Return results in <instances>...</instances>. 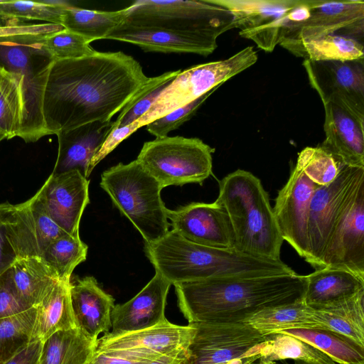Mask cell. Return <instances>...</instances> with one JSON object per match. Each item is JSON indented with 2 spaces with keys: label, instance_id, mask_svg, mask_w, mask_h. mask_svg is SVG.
Wrapping results in <instances>:
<instances>
[{
  "label": "cell",
  "instance_id": "cell-1",
  "mask_svg": "<svg viewBox=\"0 0 364 364\" xmlns=\"http://www.w3.org/2000/svg\"><path fill=\"white\" fill-rule=\"evenodd\" d=\"M151 78L122 51L52 61L41 104L46 136L111 120Z\"/></svg>",
  "mask_w": 364,
  "mask_h": 364
},
{
  "label": "cell",
  "instance_id": "cell-2",
  "mask_svg": "<svg viewBox=\"0 0 364 364\" xmlns=\"http://www.w3.org/2000/svg\"><path fill=\"white\" fill-rule=\"evenodd\" d=\"M188 323H244L258 312L303 300L304 275L212 278L174 285Z\"/></svg>",
  "mask_w": 364,
  "mask_h": 364
},
{
  "label": "cell",
  "instance_id": "cell-3",
  "mask_svg": "<svg viewBox=\"0 0 364 364\" xmlns=\"http://www.w3.org/2000/svg\"><path fill=\"white\" fill-rule=\"evenodd\" d=\"M144 252L156 273L173 286L212 278L296 273L282 260L255 257L235 249L201 245L173 230L156 241L145 243Z\"/></svg>",
  "mask_w": 364,
  "mask_h": 364
},
{
  "label": "cell",
  "instance_id": "cell-4",
  "mask_svg": "<svg viewBox=\"0 0 364 364\" xmlns=\"http://www.w3.org/2000/svg\"><path fill=\"white\" fill-rule=\"evenodd\" d=\"M225 210L234 238V249L266 259L281 260L284 242L269 195L252 173L237 169L219 182L215 201Z\"/></svg>",
  "mask_w": 364,
  "mask_h": 364
},
{
  "label": "cell",
  "instance_id": "cell-5",
  "mask_svg": "<svg viewBox=\"0 0 364 364\" xmlns=\"http://www.w3.org/2000/svg\"><path fill=\"white\" fill-rule=\"evenodd\" d=\"M100 185L145 243L156 241L169 231L167 208L161 197L163 188L136 160L105 171Z\"/></svg>",
  "mask_w": 364,
  "mask_h": 364
},
{
  "label": "cell",
  "instance_id": "cell-6",
  "mask_svg": "<svg viewBox=\"0 0 364 364\" xmlns=\"http://www.w3.org/2000/svg\"><path fill=\"white\" fill-rule=\"evenodd\" d=\"M125 24L154 28L217 40L234 28L232 16L225 8L200 1L138 0L127 7Z\"/></svg>",
  "mask_w": 364,
  "mask_h": 364
},
{
  "label": "cell",
  "instance_id": "cell-7",
  "mask_svg": "<svg viewBox=\"0 0 364 364\" xmlns=\"http://www.w3.org/2000/svg\"><path fill=\"white\" fill-rule=\"evenodd\" d=\"M213 151L198 138L166 136L146 141L136 160L164 188L202 184L212 173Z\"/></svg>",
  "mask_w": 364,
  "mask_h": 364
},
{
  "label": "cell",
  "instance_id": "cell-8",
  "mask_svg": "<svg viewBox=\"0 0 364 364\" xmlns=\"http://www.w3.org/2000/svg\"><path fill=\"white\" fill-rule=\"evenodd\" d=\"M257 53L252 46L221 60L181 71L162 90L149 109L135 122L139 129L203 95L254 65Z\"/></svg>",
  "mask_w": 364,
  "mask_h": 364
},
{
  "label": "cell",
  "instance_id": "cell-9",
  "mask_svg": "<svg viewBox=\"0 0 364 364\" xmlns=\"http://www.w3.org/2000/svg\"><path fill=\"white\" fill-rule=\"evenodd\" d=\"M363 183L364 168L343 165L334 181L314 191L307 222L306 261L315 270L321 269L333 234Z\"/></svg>",
  "mask_w": 364,
  "mask_h": 364
},
{
  "label": "cell",
  "instance_id": "cell-10",
  "mask_svg": "<svg viewBox=\"0 0 364 364\" xmlns=\"http://www.w3.org/2000/svg\"><path fill=\"white\" fill-rule=\"evenodd\" d=\"M42 42L0 43V65L24 75L26 119L19 137L26 142H35L46 136L41 104L52 60L43 50Z\"/></svg>",
  "mask_w": 364,
  "mask_h": 364
},
{
  "label": "cell",
  "instance_id": "cell-11",
  "mask_svg": "<svg viewBox=\"0 0 364 364\" xmlns=\"http://www.w3.org/2000/svg\"><path fill=\"white\" fill-rule=\"evenodd\" d=\"M185 364H222L259 354L264 336L245 323L196 322Z\"/></svg>",
  "mask_w": 364,
  "mask_h": 364
},
{
  "label": "cell",
  "instance_id": "cell-12",
  "mask_svg": "<svg viewBox=\"0 0 364 364\" xmlns=\"http://www.w3.org/2000/svg\"><path fill=\"white\" fill-rule=\"evenodd\" d=\"M303 65L322 103L338 106L364 124V60H304Z\"/></svg>",
  "mask_w": 364,
  "mask_h": 364
},
{
  "label": "cell",
  "instance_id": "cell-13",
  "mask_svg": "<svg viewBox=\"0 0 364 364\" xmlns=\"http://www.w3.org/2000/svg\"><path fill=\"white\" fill-rule=\"evenodd\" d=\"M319 186L296 165L278 192L273 213L284 240L305 261L308 257L307 222L314 191Z\"/></svg>",
  "mask_w": 364,
  "mask_h": 364
},
{
  "label": "cell",
  "instance_id": "cell-14",
  "mask_svg": "<svg viewBox=\"0 0 364 364\" xmlns=\"http://www.w3.org/2000/svg\"><path fill=\"white\" fill-rule=\"evenodd\" d=\"M4 225L17 258L41 257L50 242L68 234L49 215L39 191L29 200L15 205Z\"/></svg>",
  "mask_w": 364,
  "mask_h": 364
},
{
  "label": "cell",
  "instance_id": "cell-15",
  "mask_svg": "<svg viewBox=\"0 0 364 364\" xmlns=\"http://www.w3.org/2000/svg\"><path fill=\"white\" fill-rule=\"evenodd\" d=\"M166 215L172 230L189 241L215 248L234 249L228 216L215 202H194L176 210L166 208Z\"/></svg>",
  "mask_w": 364,
  "mask_h": 364
},
{
  "label": "cell",
  "instance_id": "cell-16",
  "mask_svg": "<svg viewBox=\"0 0 364 364\" xmlns=\"http://www.w3.org/2000/svg\"><path fill=\"white\" fill-rule=\"evenodd\" d=\"M89 183L73 170L55 176L50 174L38 190L50 218L73 237H80V221L90 203Z\"/></svg>",
  "mask_w": 364,
  "mask_h": 364
},
{
  "label": "cell",
  "instance_id": "cell-17",
  "mask_svg": "<svg viewBox=\"0 0 364 364\" xmlns=\"http://www.w3.org/2000/svg\"><path fill=\"white\" fill-rule=\"evenodd\" d=\"M196 332L192 323L179 326L167 318L151 327L112 335L109 333L97 339L95 353L112 350H141L170 355L186 350Z\"/></svg>",
  "mask_w": 364,
  "mask_h": 364
},
{
  "label": "cell",
  "instance_id": "cell-18",
  "mask_svg": "<svg viewBox=\"0 0 364 364\" xmlns=\"http://www.w3.org/2000/svg\"><path fill=\"white\" fill-rule=\"evenodd\" d=\"M310 5L309 17L285 40H307L328 34L363 38V1L310 0Z\"/></svg>",
  "mask_w": 364,
  "mask_h": 364
},
{
  "label": "cell",
  "instance_id": "cell-19",
  "mask_svg": "<svg viewBox=\"0 0 364 364\" xmlns=\"http://www.w3.org/2000/svg\"><path fill=\"white\" fill-rule=\"evenodd\" d=\"M340 268L364 277V183L338 225L321 269Z\"/></svg>",
  "mask_w": 364,
  "mask_h": 364
},
{
  "label": "cell",
  "instance_id": "cell-20",
  "mask_svg": "<svg viewBox=\"0 0 364 364\" xmlns=\"http://www.w3.org/2000/svg\"><path fill=\"white\" fill-rule=\"evenodd\" d=\"M171 284L156 273L148 284L128 301L115 305L111 313L112 335L155 326L166 319L165 308Z\"/></svg>",
  "mask_w": 364,
  "mask_h": 364
},
{
  "label": "cell",
  "instance_id": "cell-21",
  "mask_svg": "<svg viewBox=\"0 0 364 364\" xmlns=\"http://www.w3.org/2000/svg\"><path fill=\"white\" fill-rule=\"evenodd\" d=\"M134 44L146 52L195 53L207 56L217 48V40L168 30L142 28L121 23L106 36Z\"/></svg>",
  "mask_w": 364,
  "mask_h": 364
},
{
  "label": "cell",
  "instance_id": "cell-22",
  "mask_svg": "<svg viewBox=\"0 0 364 364\" xmlns=\"http://www.w3.org/2000/svg\"><path fill=\"white\" fill-rule=\"evenodd\" d=\"M114 121H96L57 134L58 150L52 176L76 170L88 178L92 158L112 131Z\"/></svg>",
  "mask_w": 364,
  "mask_h": 364
},
{
  "label": "cell",
  "instance_id": "cell-23",
  "mask_svg": "<svg viewBox=\"0 0 364 364\" xmlns=\"http://www.w3.org/2000/svg\"><path fill=\"white\" fill-rule=\"evenodd\" d=\"M70 291L76 328L94 340L101 333H109L111 313L115 306L112 296L105 291L93 277L70 279Z\"/></svg>",
  "mask_w": 364,
  "mask_h": 364
},
{
  "label": "cell",
  "instance_id": "cell-24",
  "mask_svg": "<svg viewBox=\"0 0 364 364\" xmlns=\"http://www.w3.org/2000/svg\"><path fill=\"white\" fill-rule=\"evenodd\" d=\"M323 105L326 137L321 146L343 165L364 168V124L333 103Z\"/></svg>",
  "mask_w": 364,
  "mask_h": 364
},
{
  "label": "cell",
  "instance_id": "cell-25",
  "mask_svg": "<svg viewBox=\"0 0 364 364\" xmlns=\"http://www.w3.org/2000/svg\"><path fill=\"white\" fill-rule=\"evenodd\" d=\"M304 276L303 301L314 309L346 301L364 291V277L347 269L324 267Z\"/></svg>",
  "mask_w": 364,
  "mask_h": 364
},
{
  "label": "cell",
  "instance_id": "cell-26",
  "mask_svg": "<svg viewBox=\"0 0 364 364\" xmlns=\"http://www.w3.org/2000/svg\"><path fill=\"white\" fill-rule=\"evenodd\" d=\"M70 281L58 280L35 306L31 341H44L53 333L76 328L70 297Z\"/></svg>",
  "mask_w": 364,
  "mask_h": 364
},
{
  "label": "cell",
  "instance_id": "cell-27",
  "mask_svg": "<svg viewBox=\"0 0 364 364\" xmlns=\"http://www.w3.org/2000/svg\"><path fill=\"white\" fill-rule=\"evenodd\" d=\"M279 45L295 56L311 61L364 60L362 41L338 34L307 40L287 39Z\"/></svg>",
  "mask_w": 364,
  "mask_h": 364
},
{
  "label": "cell",
  "instance_id": "cell-28",
  "mask_svg": "<svg viewBox=\"0 0 364 364\" xmlns=\"http://www.w3.org/2000/svg\"><path fill=\"white\" fill-rule=\"evenodd\" d=\"M227 9L232 16L234 28L240 32L258 29L271 23L293 7L299 0H207Z\"/></svg>",
  "mask_w": 364,
  "mask_h": 364
},
{
  "label": "cell",
  "instance_id": "cell-29",
  "mask_svg": "<svg viewBox=\"0 0 364 364\" xmlns=\"http://www.w3.org/2000/svg\"><path fill=\"white\" fill-rule=\"evenodd\" d=\"M97 339L77 328L59 331L43 341L39 364H87L95 353Z\"/></svg>",
  "mask_w": 364,
  "mask_h": 364
},
{
  "label": "cell",
  "instance_id": "cell-30",
  "mask_svg": "<svg viewBox=\"0 0 364 364\" xmlns=\"http://www.w3.org/2000/svg\"><path fill=\"white\" fill-rule=\"evenodd\" d=\"M10 270L16 291L31 307L37 306L58 281L40 257H18Z\"/></svg>",
  "mask_w": 364,
  "mask_h": 364
},
{
  "label": "cell",
  "instance_id": "cell-31",
  "mask_svg": "<svg viewBox=\"0 0 364 364\" xmlns=\"http://www.w3.org/2000/svg\"><path fill=\"white\" fill-rule=\"evenodd\" d=\"M257 364H269L292 360L293 364H337L312 345L279 332L264 335Z\"/></svg>",
  "mask_w": 364,
  "mask_h": 364
},
{
  "label": "cell",
  "instance_id": "cell-32",
  "mask_svg": "<svg viewBox=\"0 0 364 364\" xmlns=\"http://www.w3.org/2000/svg\"><path fill=\"white\" fill-rule=\"evenodd\" d=\"M25 119L24 75L0 65V134L19 137Z\"/></svg>",
  "mask_w": 364,
  "mask_h": 364
},
{
  "label": "cell",
  "instance_id": "cell-33",
  "mask_svg": "<svg viewBox=\"0 0 364 364\" xmlns=\"http://www.w3.org/2000/svg\"><path fill=\"white\" fill-rule=\"evenodd\" d=\"M277 332L292 336L312 345L336 363L364 362V346L339 333L320 328H291Z\"/></svg>",
  "mask_w": 364,
  "mask_h": 364
},
{
  "label": "cell",
  "instance_id": "cell-34",
  "mask_svg": "<svg viewBox=\"0 0 364 364\" xmlns=\"http://www.w3.org/2000/svg\"><path fill=\"white\" fill-rule=\"evenodd\" d=\"M364 291L353 298L325 308L314 309L313 315L323 329L346 336L364 346Z\"/></svg>",
  "mask_w": 364,
  "mask_h": 364
},
{
  "label": "cell",
  "instance_id": "cell-35",
  "mask_svg": "<svg viewBox=\"0 0 364 364\" xmlns=\"http://www.w3.org/2000/svg\"><path fill=\"white\" fill-rule=\"evenodd\" d=\"M314 309L303 300L264 309L244 323L251 325L262 335L291 328H320L313 315Z\"/></svg>",
  "mask_w": 364,
  "mask_h": 364
},
{
  "label": "cell",
  "instance_id": "cell-36",
  "mask_svg": "<svg viewBox=\"0 0 364 364\" xmlns=\"http://www.w3.org/2000/svg\"><path fill=\"white\" fill-rule=\"evenodd\" d=\"M127 9L113 11H95L72 5L65 8L61 25L90 43L105 39L108 33L124 20Z\"/></svg>",
  "mask_w": 364,
  "mask_h": 364
},
{
  "label": "cell",
  "instance_id": "cell-37",
  "mask_svg": "<svg viewBox=\"0 0 364 364\" xmlns=\"http://www.w3.org/2000/svg\"><path fill=\"white\" fill-rule=\"evenodd\" d=\"M87 250L80 237L66 234L50 242L40 257L58 280L69 282L74 269L86 259Z\"/></svg>",
  "mask_w": 364,
  "mask_h": 364
},
{
  "label": "cell",
  "instance_id": "cell-38",
  "mask_svg": "<svg viewBox=\"0 0 364 364\" xmlns=\"http://www.w3.org/2000/svg\"><path fill=\"white\" fill-rule=\"evenodd\" d=\"M36 308L0 318V364L5 362L31 341Z\"/></svg>",
  "mask_w": 364,
  "mask_h": 364
},
{
  "label": "cell",
  "instance_id": "cell-39",
  "mask_svg": "<svg viewBox=\"0 0 364 364\" xmlns=\"http://www.w3.org/2000/svg\"><path fill=\"white\" fill-rule=\"evenodd\" d=\"M70 5L62 1H0V15L14 20L61 24L64 11Z\"/></svg>",
  "mask_w": 364,
  "mask_h": 364
},
{
  "label": "cell",
  "instance_id": "cell-40",
  "mask_svg": "<svg viewBox=\"0 0 364 364\" xmlns=\"http://www.w3.org/2000/svg\"><path fill=\"white\" fill-rule=\"evenodd\" d=\"M181 71H168L151 77L119 112L114 121V127L131 124L141 117L149 109L162 90Z\"/></svg>",
  "mask_w": 364,
  "mask_h": 364
},
{
  "label": "cell",
  "instance_id": "cell-41",
  "mask_svg": "<svg viewBox=\"0 0 364 364\" xmlns=\"http://www.w3.org/2000/svg\"><path fill=\"white\" fill-rule=\"evenodd\" d=\"M296 165L318 186H325L334 181L343 166L321 146H307L301 150Z\"/></svg>",
  "mask_w": 364,
  "mask_h": 364
},
{
  "label": "cell",
  "instance_id": "cell-42",
  "mask_svg": "<svg viewBox=\"0 0 364 364\" xmlns=\"http://www.w3.org/2000/svg\"><path fill=\"white\" fill-rule=\"evenodd\" d=\"M42 47L52 61L81 58L97 52L85 38L67 29L46 36Z\"/></svg>",
  "mask_w": 364,
  "mask_h": 364
},
{
  "label": "cell",
  "instance_id": "cell-43",
  "mask_svg": "<svg viewBox=\"0 0 364 364\" xmlns=\"http://www.w3.org/2000/svg\"><path fill=\"white\" fill-rule=\"evenodd\" d=\"M212 92H210L192 102L149 123L146 126V130L156 138L168 136L169 132L178 129L189 120Z\"/></svg>",
  "mask_w": 364,
  "mask_h": 364
},
{
  "label": "cell",
  "instance_id": "cell-44",
  "mask_svg": "<svg viewBox=\"0 0 364 364\" xmlns=\"http://www.w3.org/2000/svg\"><path fill=\"white\" fill-rule=\"evenodd\" d=\"M30 308L19 296L11 280V270L0 276V318L23 312Z\"/></svg>",
  "mask_w": 364,
  "mask_h": 364
},
{
  "label": "cell",
  "instance_id": "cell-45",
  "mask_svg": "<svg viewBox=\"0 0 364 364\" xmlns=\"http://www.w3.org/2000/svg\"><path fill=\"white\" fill-rule=\"evenodd\" d=\"M161 355L133 350L105 351L95 353L87 364H148Z\"/></svg>",
  "mask_w": 364,
  "mask_h": 364
},
{
  "label": "cell",
  "instance_id": "cell-46",
  "mask_svg": "<svg viewBox=\"0 0 364 364\" xmlns=\"http://www.w3.org/2000/svg\"><path fill=\"white\" fill-rule=\"evenodd\" d=\"M139 128L135 122L127 126L121 127H113L98 151L92 158L88 167V177L94 168L104 158H105L110 152H112L123 140L135 132Z\"/></svg>",
  "mask_w": 364,
  "mask_h": 364
},
{
  "label": "cell",
  "instance_id": "cell-47",
  "mask_svg": "<svg viewBox=\"0 0 364 364\" xmlns=\"http://www.w3.org/2000/svg\"><path fill=\"white\" fill-rule=\"evenodd\" d=\"M43 341H32L1 364H39Z\"/></svg>",
  "mask_w": 364,
  "mask_h": 364
},
{
  "label": "cell",
  "instance_id": "cell-48",
  "mask_svg": "<svg viewBox=\"0 0 364 364\" xmlns=\"http://www.w3.org/2000/svg\"><path fill=\"white\" fill-rule=\"evenodd\" d=\"M17 259V255L10 244L4 224L0 226V276L9 269Z\"/></svg>",
  "mask_w": 364,
  "mask_h": 364
},
{
  "label": "cell",
  "instance_id": "cell-49",
  "mask_svg": "<svg viewBox=\"0 0 364 364\" xmlns=\"http://www.w3.org/2000/svg\"><path fill=\"white\" fill-rule=\"evenodd\" d=\"M188 358V350L170 355H163L148 364H185Z\"/></svg>",
  "mask_w": 364,
  "mask_h": 364
},
{
  "label": "cell",
  "instance_id": "cell-50",
  "mask_svg": "<svg viewBox=\"0 0 364 364\" xmlns=\"http://www.w3.org/2000/svg\"><path fill=\"white\" fill-rule=\"evenodd\" d=\"M14 208L15 205L9 202L0 203V226L9 220Z\"/></svg>",
  "mask_w": 364,
  "mask_h": 364
},
{
  "label": "cell",
  "instance_id": "cell-51",
  "mask_svg": "<svg viewBox=\"0 0 364 364\" xmlns=\"http://www.w3.org/2000/svg\"><path fill=\"white\" fill-rule=\"evenodd\" d=\"M259 358V355L256 354L243 358L235 359L222 364H255Z\"/></svg>",
  "mask_w": 364,
  "mask_h": 364
},
{
  "label": "cell",
  "instance_id": "cell-52",
  "mask_svg": "<svg viewBox=\"0 0 364 364\" xmlns=\"http://www.w3.org/2000/svg\"><path fill=\"white\" fill-rule=\"evenodd\" d=\"M21 21L10 19L5 17H3L0 15V26L1 25H9V24H14V23H20Z\"/></svg>",
  "mask_w": 364,
  "mask_h": 364
},
{
  "label": "cell",
  "instance_id": "cell-53",
  "mask_svg": "<svg viewBox=\"0 0 364 364\" xmlns=\"http://www.w3.org/2000/svg\"><path fill=\"white\" fill-rule=\"evenodd\" d=\"M5 139H6V138H5V136H4V135L0 134V142H1L2 140Z\"/></svg>",
  "mask_w": 364,
  "mask_h": 364
},
{
  "label": "cell",
  "instance_id": "cell-54",
  "mask_svg": "<svg viewBox=\"0 0 364 364\" xmlns=\"http://www.w3.org/2000/svg\"><path fill=\"white\" fill-rule=\"evenodd\" d=\"M281 363H282V364H293V363H288V362H287V361H285V360H282V361H281Z\"/></svg>",
  "mask_w": 364,
  "mask_h": 364
},
{
  "label": "cell",
  "instance_id": "cell-55",
  "mask_svg": "<svg viewBox=\"0 0 364 364\" xmlns=\"http://www.w3.org/2000/svg\"><path fill=\"white\" fill-rule=\"evenodd\" d=\"M355 364H364V362H360V363H355Z\"/></svg>",
  "mask_w": 364,
  "mask_h": 364
},
{
  "label": "cell",
  "instance_id": "cell-56",
  "mask_svg": "<svg viewBox=\"0 0 364 364\" xmlns=\"http://www.w3.org/2000/svg\"><path fill=\"white\" fill-rule=\"evenodd\" d=\"M269 364H279V363H269Z\"/></svg>",
  "mask_w": 364,
  "mask_h": 364
}]
</instances>
